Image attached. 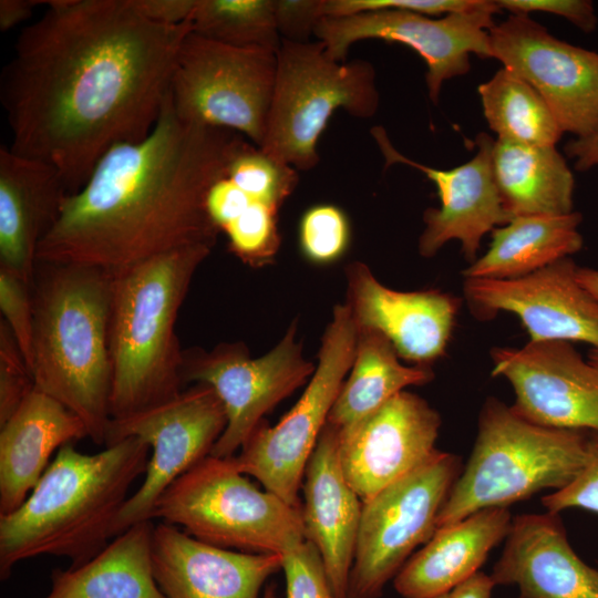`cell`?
Listing matches in <instances>:
<instances>
[{"label": "cell", "instance_id": "6da1fadb", "mask_svg": "<svg viewBox=\"0 0 598 598\" xmlns=\"http://www.w3.org/2000/svg\"><path fill=\"white\" fill-rule=\"evenodd\" d=\"M0 76L10 150L54 167L69 196L113 147L152 132L192 31L155 23L132 0H49Z\"/></svg>", "mask_w": 598, "mask_h": 598}, {"label": "cell", "instance_id": "7a4b0ae2", "mask_svg": "<svg viewBox=\"0 0 598 598\" xmlns=\"http://www.w3.org/2000/svg\"><path fill=\"white\" fill-rule=\"evenodd\" d=\"M241 136L181 118L167 94L148 136L110 150L65 198L37 260L114 275L181 247L215 246L206 198Z\"/></svg>", "mask_w": 598, "mask_h": 598}, {"label": "cell", "instance_id": "3957f363", "mask_svg": "<svg viewBox=\"0 0 598 598\" xmlns=\"http://www.w3.org/2000/svg\"><path fill=\"white\" fill-rule=\"evenodd\" d=\"M151 450L130 436L95 454L63 445L27 499L0 516V578L37 556L65 557L79 566L116 536L130 488L145 473Z\"/></svg>", "mask_w": 598, "mask_h": 598}, {"label": "cell", "instance_id": "277c9868", "mask_svg": "<svg viewBox=\"0 0 598 598\" xmlns=\"http://www.w3.org/2000/svg\"><path fill=\"white\" fill-rule=\"evenodd\" d=\"M112 289L113 275L102 269L37 262L31 361L35 389L79 416L87 437L104 446L111 421Z\"/></svg>", "mask_w": 598, "mask_h": 598}, {"label": "cell", "instance_id": "5b68a950", "mask_svg": "<svg viewBox=\"0 0 598 598\" xmlns=\"http://www.w3.org/2000/svg\"><path fill=\"white\" fill-rule=\"evenodd\" d=\"M214 246L181 247L113 275L109 329L111 419L176 396L184 350L175 332L192 279Z\"/></svg>", "mask_w": 598, "mask_h": 598}, {"label": "cell", "instance_id": "8992f818", "mask_svg": "<svg viewBox=\"0 0 598 598\" xmlns=\"http://www.w3.org/2000/svg\"><path fill=\"white\" fill-rule=\"evenodd\" d=\"M588 433L535 424L512 405L487 398L472 453L440 511L437 528L565 487L585 464Z\"/></svg>", "mask_w": 598, "mask_h": 598}, {"label": "cell", "instance_id": "52a82bcc", "mask_svg": "<svg viewBox=\"0 0 598 598\" xmlns=\"http://www.w3.org/2000/svg\"><path fill=\"white\" fill-rule=\"evenodd\" d=\"M151 519L204 543L251 554L282 555L306 540L301 507L257 488L231 457L208 455L179 476L159 495Z\"/></svg>", "mask_w": 598, "mask_h": 598}, {"label": "cell", "instance_id": "ba28073f", "mask_svg": "<svg viewBox=\"0 0 598 598\" xmlns=\"http://www.w3.org/2000/svg\"><path fill=\"white\" fill-rule=\"evenodd\" d=\"M379 104L375 70L370 62L334 61L318 40H281L266 135L259 148L297 171L312 169L319 163V137L336 111L369 118Z\"/></svg>", "mask_w": 598, "mask_h": 598}, {"label": "cell", "instance_id": "9c48e42d", "mask_svg": "<svg viewBox=\"0 0 598 598\" xmlns=\"http://www.w3.org/2000/svg\"><path fill=\"white\" fill-rule=\"evenodd\" d=\"M357 339L351 309L337 305L322 337L318 365L298 402L276 425L264 421L231 457L241 473L291 506L301 507L305 470L352 367Z\"/></svg>", "mask_w": 598, "mask_h": 598}, {"label": "cell", "instance_id": "30bf717a", "mask_svg": "<svg viewBox=\"0 0 598 598\" xmlns=\"http://www.w3.org/2000/svg\"><path fill=\"white\" fill-rule=\"evenodd\" d=\"M276 71L277 52L230 47L190 31L178 50L168 96L181 118L234 131L260 147Z\"/></svg>", "mask_w": 598, "mask_h": 598}, {"label": "cell", "instance_id": "8fae6325", "mask_svg": "<svg viewBox=\"0 0 598 598\" xmlns=\"http://www.w3.org/2000/svg\"><path fill=\"white\" fill-rule=\"evenodd\" d=\"M463 468L436 451L421 466L362 502L347 598H379L414 549L437 528L440 511Z\"/></svg>", "mask_w": 598, "mask_h": 598}, {"label": "cell", "instance_id": "7c38bea8", "mask_svg": "<svg viewBox=\"0 0 598 598\" xmlns=\"http://www.w3.org/2000/svg\"><path fill=\"white\" fill-rule=\"evenodd\" d=\"M291 323L278 344L251 359L244 343H220L210 351L184 350V383L194 381L214 389L223 403L227 424L210 456L236 455L280 401L303 385L316 368L302 355Z\"/></svg>", "mask_w": 598, "mask_h": 598}, {"label": "cell", "instance_id": "4fadbf2b", "mask_svg": "<svg viewBox=\"0 0 598 598\" xmlns=\"http://www.w3.org/2000/svg\"><path fill=\"white\" fill-rule=\"evenodd\" d=\"M226 424L221 401L205 383H196L146 410L111 419L105 446L135 436L151 450L144 480L118 515L116 536L133 524L151 519L159 495L210 454Z\"/></svg>", "mask_w": 598, "mask_h": 598}, {"label": "cell", "instance_id": "5bb4252c", "mask_svg": "<svg viewBox=\"0 0 598 598\" xmlns=\"http://www.w3.org/2000/svg\"><path fill=\"white\" fill-rule=\"evenodd\" d=\"M489 8L441 18L402 11L375 10L344 17H323L313 35L329 58L344 62L350 47L362 40L402 43L414 50L427 66L425 81L436 104L445 81L466 74L471 55L491 59L489 30L495 24Z\"/></svg>", "mask_w": 598, "mask_h": 598}, {"label": "cell", "instance_id": "9a60e30c", "mask_svg": "<svg viewBox=\"0 0 598 598\" xmlns=\"http://www.w3.org/2000/svg\"><path fill=\"white\" fill-rule=\"evenodd\" d=\"M492 59L527 81L564 132L598 131V53L551 35L530 16L509 14L489 30Z\"/></svg>", "mask_w": 598, "mask_h": 598}, {"label": "cell", "instance_id": "2e32d148", "mask_svg": "<svg viewBox=\"0 0 598 598\" xmlns=\"http://www.w3.org/2000/svg\"><path fill=\"white\" fill-rule=\"evenodd\" d=\"M491 354L492 374L511 384L517 414L547 427L598 432V365L571 342L528 341Z\"/></svg>", "mask_w": 598, "mask_h": 598}, {"label": "cell", "instance_id": "e0dca14e", "mask_svg": "<svg viewBox=\"0 0 598 598\" xmlns=\"http://www.w3.org/2000/svg\"><path fill=\"white\" fill-rule=\"evenodd\" d=\"M571 257L514 279L465 278L463 291L474 315L514 313L530 342H585L598 349V300L577 280Z\"/></svg>", "mask_w": 598, "mask_h": 598}, {"label": "cell", "instance_id": "ac0fdd59", "mask_svg": "<svg viewBox=\"0 0 598 598\" xmlns=\"http://www.w3.org/2000/svg\"><path fill=\"white\" fill-rule=\"evenodd\" d=\"M371 134L377 142L385 166L404 164L421 171L434 183L440 207L427 208L425 224L419 239L423 257L434 256L446 243H461L465 258H477L483 237L512 218L505 212L493 172L495 140L482 132L475 143L477 151L466 163L451 169H439L417 163L400 153L390 142L382 126H374Z\"/></svg>", "mask_w": 598, "mask_h": 598}, {"label": "cell", "instance_id": "d6986e66", "mask_svg": "<svg viewBox=\"0 0 598 598\" xmlns=\"http://www.w3.org/2000/svg\"><path fill=\"white\" fill-rule=\"evenodd\" d=\"M442 421L423 398L402 391L339 431V458L362 502L425 463L437 450Z\"/></svg>", "mask_w": 598, "mask_h": 598}, {"label": "cell", "instance_id": "ffe728a7", "mask_svg": "<svg viewBox=\"0 0 598 598\" xmlns=\"http://www.w3.org/2000/svg\"><path fill=\"white\" fill-rule=\"evenodd\" d=\"M152 559L165 598H260L267 579L282 569V555L217 547L164 522L154 527Z\"/></svg>", "mask_w": 598, "mask_h": 598}, {"label": "cell", "instance_id": "44dd1931", "mask_svg": "<svg viewBox=\"0 0 598 598\" xmlns=\"http://www.w3.org/2000/svg\"><path fill=\"white\" fill-rule=\"evenodd\" d=\"M348 302L358 327L381 332L399 357L430 364L442 357L460 307L440 290L398 291L382 285L362 262L347 268Z\"/></svg>", "mask_w": 598, "mask_h": 598}, {"label": "cell", "instance_id": "7402d4cb", "mask_svg": "<svg viewBox=\"0 0 598 598\" xmlns=\"http://www.w3.org/2000/svg\"><path fill=\"white\" fill-rule=\"evenodd\" d=\"M491 577L516 586L518 598H598V568L580 559L559 514L549 512L513 518Z\"/></svg>", "mask_w": 598, "mask_h": 598}, {"label": "cell", "instance_id": "603a6c76", "mask_svg": "<svg viewBox=\"0 0 598 598\" xmlns=\"http://www.w3.org/2000/svg\"><path fill=\"white\" fill-rule=\"evenodd\" d=\"M306 539L318 549L338 598H347L362 501L346 478L339 458V431L327 422L302 481Z\"/></svg>", "mask_w": 598, "mask_h": 598}, {"label": "cell", "instance_id": "cb8c5ba5", "mask_svg": "<svg viewBox=\"0 0 598 598\" xmlns=\"http://www.w3.org/2000/svg\"><path fill=\"white\" fill-rule=\"evenodd\" d=\"M68 196L54 167L0 147V268L32 287L38 247Z\"/></svg>", "mask_w": 598, "mask_h": 598}, {"label": "cell", "instance_id": "d4e9b609", "mask_svg": "<svg viewBox=\"0 0 598 598\" xmlns=\"http://www.w3.org/2000/svg\"><path fill=\"white\" fill-rule=\"evenodd\" d=\"M83 437L87 431L81 419L34 389L0 425V516L27 499L55 451Z\"/></svg>", "mask_w": 598, "mask_h": 598}, {"label": "cell", "instance_id": "484cf974", "mask_svg": "<svg viewBox=\"0 0 598 598\" xmlns=\"http://www.w3.org/2000/svg\"><path fill=\"white\" fill-rule=\"evenodd\" d=\"M512 520L507 507H494L436 528L393 578L394 589L403 598H433L463 584L507 537Z\"/></svg>", "mask_w": 598, "mask_h": 598}, {"label": "cell", "instance_id": "4316f807", "mask_svg": "<svg viewBox=\"0 0 598 598\" xmlns=\"http://www.w3.org/2000/svg\"><path fill=\"white\" fill-rule=\"evenodd\" d=\"M154 527L133 524L85 563L55 569L44 598H165L153 570Z\"/></svg>", "mask_w": 598, "mask_h": 598}, {"label": "cell", "instance_id": "83f0119b", "mask_svg": "<svg viewBox=\"0 0 598 598\" xmlns=\"http://www.w3.org/2000/svg\"><path fill=\"white\" fill-rule=\"evenodd\" d=\"M493 172L503 207L511 218L575 212V177L556 146L495 140Z\"/></svg>", "mask_w": 598, "mask_h": 598}, {"label": "cell", "instance_id": "f1b7e54d", "mask_svg": "<svg viewBox=\"0 0 598 598\" xmlns=\"http://www.w3.org/2000/svg\"><path fill=\"white\" fill-rule=\"evenodd\" d=\"M582 216L532 215L513 217L492 231L485 254L462 271L464 278L514 279L578 252Z\"/></svg>", "mask_w": 598, "mask_h": 598}, {"label": "cell", "instance_id": "f546056e", "mask_svg": "<svg viewBox=\"0 0 598 598\" xmlns=\"http://www.w3.org/2000/svg\"><path fill=\"white\" fill-rule=\"evenodd\" d=\"M351 369L327 421L339 430L368 416L405 388L426 384L434 378L430 367L402 364L385 336L363 327H358Z\"/></svg>", "mask_w": 598, "mask_h": 598}, {"label": "cell", "instance_id": "4dcf8cb0", "mask_svg": "<svg viewBox=\"0 0 598 598\" xmlns=\"http://www.w3.org/2000/svg\"><path fill=\"white\" fill-rule=\"evenodd\" d=\"M484 117L497 138L530 146H556L564 131L542 95L503 66L477 87Z\"/></svg>", "mask_w": 598, "mask_h": 598}, {"label": "cell", "instance_id": "1f68e13d", "mask_svg": "<svg viewBox=\"0 0 598 598\" xmlns=\"http://www.w3.org/2000/svg\"><path fill=\"white\" fill-rule=\"evenodd\" d=\"M192 31L236 48L277 52L281 44L274 0H198Z\"/></svg>", "mask_w": 598, "mask_h": 598}, {"label": "cell", "instance_id": "d6a6232c", "mask_svg": "<svg viewBox=\"0 0 598 598\" xmlns=\"http://www.w3.org/2000/svg\"><path fill=\"white\" fill-rule=\"evenodd\" d=\"M278 210L275 206L256 202L224 229L231 251L245 264L262 266L271 262L280 246Z\"/></svg>", "mask_w": 598, "mask_h": 598}, {"label": "cell", "instance_id": "836d02e7", "mask_svg": "<svg viewBox=\"0 0 598 598\" xmlns=\"http://www.w3.org/2000/svg\"><path fill=\"white\" fill-rule=\"evenodd\" d=\"M349 234L346 215L332 205L308 209L299 227L301 249L309 260L317 264L338 259L348 246Z\"/></svg>", "mask_w": 598, "mask_h": 598}, {"label": "cell", "instance_id": "e575fe53", "mask_svg": "<svg viewBox=\"0 0 598 598\" xmlns=\"http://www.w3.org/2000/svg\"><path fill=\"white\" fill-rule=\"evenodd\" d=\"M286 598H338L327 577L320 554L305 540L282 554Z\"/></svg>", "mask_w": 598, "mask_h": 598}, {"label": "cell", "instance_id": "d590c367", "mask_svg": "<svg viewBox=\"0 0 598 598\" xmlns=\"http://www.w3.org/2000/svg\"><path fill=\"white\" fill-rule=\"evenodd\" d=\"M35 389L31 370L6 321L0 320V425Z\"/></svg>", "mask_w": 598, "mask_h": 598}, {"label": "cell", "instance_id": "8d00e7d4", "mask_svg": "<svg viewBox=\"0 0 598 598\" xmlns=\"http://www.w3.org/2000/svg\"><path fill=\"white\" fill-rule=\"evenodd\" d=\"M0 310L31 370L34 327L32 287L4 268H0Z\"/></svg>", "mask_w": 598, "mask_h": 598}, {"label": "cell", "instance_id": "74e56055", "mask_svg": "<svg viewBox=\"0 0 598 598\" xmlns=\"http://www.w3.org/2000/svg\"><path fill=\"white\" fill-rule=\"evenodd\" d=\"M489 0H323V17H344L375 10L411 11L429 17L489 8Z\"/></svg>", "mask_w": 598, "mask_h": 598}, {"label": "cell", "instance_id": "f35d334b", "mask_svg": "<svg viewBox=\"0 0 598 598\" xmlns=\"http://www.w3.org/2000/svg\"><path fill=\"white\" fill-rule=\"evenodd\" d=\"M542 504L554 514L567 508L598 514V432L588 433L586 461L577 476L565 487L544 496Z\"/></svg>", "mask_w": 598, "mask_h": 598}, {"label": "cell", "instance_id": "ab89813d", "mask_svg": "<svg viewBox=\"0 0 598 598\" xmlns=\"http://www.w3.org/2000/svg\"><path fill=\"white\" fill-rule=\"evenodd\" d=\"M495 3L511 14L551 13L586 33L594 32L598 23L594 3L589 0H495Z\"/></svg>", "mask_w": 598, "mask_h": 598}, {"label": "cell", "instance_id": "60d3db41", "mask_svg": "<svg viewBox=\"0 0 598 598\" xmlns=\"http://www.w3.org/2000/svg\"><path fill=\"white\" fill-rule=\"evenodd\" d=\"M275 18L281 40L309 42L323 18V0H274Z\"/></svg>", "mask_w": 598, "mask_h": 598}, {"label": "cell", "instance_id": "b9f144b4", "mask_svg": "<svg viewBox=\"0 0 598 598\" xmlns=\"http://www.w3.org/2000/svg\"><path fill=\"white\" fill-rule=\"evenodd\" d=\"M256 202L262 200L257 199L237 186L231 179L228 178L225 169V173L212 185L208 190L206 208L212 221L221 231Z\"/></svg>", "mask_w": 598, "mask_h": 598}, {"label": "cell", "instance_id": "7bdbcfd3", "mask_svg": "<svg viewBox=\"0 0 598 598\" xmlns=\"http://www.w3.org/2000/svg\"><path fill=\"white\" fill-rule=\"evenodd\" d=\"M198 0H132L136 10L146 19L165 25L188 22Z\"/></svg>", "mask_w": 598, "mask_h": 598}, {"label": "cell", "instance_id": "ee69618b", "mask_svg": "<svg viewBox=\"0 0 598 598\" xmlns=\"http://www.w3.org/2000/svg\"><path fill=\"white\" fill-rule=\"evenodd\" d=\"M565 154L575 161L578 172H587L598 166V131L570 140L564 147Z\"/></svg>", "mask_w": 598, "mask_h": 598}, {"label": "cell", "instance_id": "f6af8a7d", "mask_svg": "<svg viewBox=\"0 0 598 598\" xmlns=\"http://www.w3.org/2000/svg\"><path fill=\"white\" fill-rule=\"evenodd\" d=\"M44 3L39 0H1L0 30L6 32L28 20L34 9Z\"/></svg>", "mask_w": 598, "mask_h": 598}, {"label": "cell", "instance_id": "bcb514c9", "mask_svg": "<svg viewBox=\"0 0 598 598\" xmlns=\"http://www.w3.org/2000/svg\"><path fill=\"white\" fill-rule=\"evenodd\" d=\"M495 586L491 575L478 571L463 584L433 598H492Z\"/></svg>", "mask_w": 598, "mask_h": 598}, {"label": "cell", "instance_id": "7dc6e473", "mask_svg": "<svg viewBox=\"0 0 598 598\" xmlns=\"http://www.w3.org/2000/svg\"><path fill=\"white\" fill-rule=\"evenodd\" d=\"M576 277L578 282L598 300V269L578 266Z\"/></svg>", "mask_w": 598, "mask_h": 598}, {"label": "cell", "instance_id": "c3c4849f", "mask_svg": "<svg viewBox=\"0 0 598 598\" xmlns=\"http://www.w3.org/2000/svg\"><path fill=\"white\" fill-rule=\"evenodd\" d=\"M588 361L592 364L598 365V349L592 348L588 353Z\"/></svg>", "mask_w": 598, "mask_h": 598}, {"label": "cell", "instance_id": "681fc988", "mask_svg": "<svg viewBox=\"0 0 598 598\" xmlns=\"http://www.w3.org/2000/svg\"><path fill=\"white\" fill-rule=\"evenodd\" d=\"M262 598H275L274 588L268 587L264 594Z\"/></svg>", "mask_w": 598, "mask_h": 598}]
</instances>
